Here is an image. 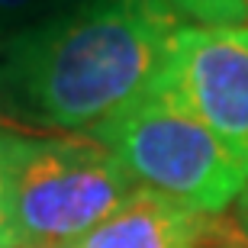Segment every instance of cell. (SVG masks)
<instances>
[{
	"instance_id": "ba28073f",
	"label": "cell",
	"mask_w": 248,
	"mask_h": 248,
	"mask_svg": "<svg viewBox=\"0 0 248 248\" xmlns=\"http://www.w3.org/2000/svg\"><path fill=\"white\" fill-rule=\"evenodd\" d=\"M0 132H3V129H0ZM0 248H16L13 222H10V187H7V168H3V155H0Z\"/></svg>"
},
{
	"instance_id": "3957f363",
	"label": "cell",
	"mask_w": 248,
	"mask_h": 248,
	"mask_svg": "<svg viewBox=\"0 0 248 248\" xmlns=\"http://www.w3.org/2000/svg\"><path fill=\"white\" fill-rule=\"evenodd\" d=\"M87 136L110 148L139 187L200 213L222 216L248 184L245 161L161 84L139 93Z\"/></svg>"
},
{
	"instance_id": "8fae6325",
	"label": "cell",
	"mask_w": 248,
	"mask_h": 248,
	"mask_svg": "<svg viewBox=\"0 0 248 248\" xmlns=\"http://www.w3.org/2000/svg\"><path fill=\"white\" fill-rule=\"evenodd\" d=\"M29 248H78L74 242H68V245H29Z\"/></svg>"
},
{
	"instance_id": "5b68a950",
	"label": "cell",
	"mask_w": 248,
	"mask_h": 248,
	"mask_svg": "<svg viewBox=\"0 0 248 248\" xmlns=\"http://www.w3.org/2000/svg\"><path fill=\"white\" fill-rule=\"evenodd\" d=\"M226 226L222 216L200 213L148 187H136L78 248H203Z\"/></svg>"
},
{
	"instance_id": "30bf717a",
	"label": "cell",
	"mask_w": 248,
	"mask_h": 248,
	"mask_svg": "<svg viewBox=\"0 0 248 248\" xmlns=\"http://www.w3.org/2000/svg\"><path fill=\"white\" fill-rule=\"evenodd\" d=\"M239 219H242V229H245V235H248V184H245V190L239 193Z\"/></svg>"
},
{
	"instance_id": "52a82bcc",
	"label": "cell",
	"mask_w": 248,
	"mask_h": 248,
	"mask_svg": "<svg viewBox=\"0 0 248 248\" xmlns=\"http://www.w3.org/2000/svg\"><path fill=\"white\" fill-rule=\"evenodd\" d=\"M181 19L193 26H245L248 0H165Z\"/></svg>"
},
{
	"instance_id": "277c9868",
	"label": "cell",
	"mask_w": 248,
	"mask_h": 248,
	"mask_svg": "<svg viewBox=\"0 0 248 248\" xmlns=\"http://www.w3.org/2000/svg\"><path fill=\"white\" fill-rule=\"evenodd\" d=\"M158 84L248 165V23L174 32Z\"/></svg>"
},
{
	"instance_id": "8992f818",
	"label": "cell",
	"mask_w": 248,
	"mask_h": 248,
	"mask_svg": "<svg viewBox=\"0 0 248 248\" xmlns=\"http://www.w3.org/2000/svg\"><path fill=\"white\" fill-rule=\"evenodd\" d=\"M84 0H0V46L46 26L48 19L81 7Z\"/></svg>"
},
{
	"instance_id": "6da1fadb",
	"label": "cell",
	"mask_w": 248,
	"mask_h": 248,
	"mask_svg": "<svg viewBox=\"0 0 248 248\" xmlns=\"http://www.w3.org/2000/svg\"><path fill=\"white\" fill-rule=\"evenodd\" d=\"M181 26L165 0H84L0 46V113L91 132L158 84Z\"/></svg>"
},
{
	"instance_id": "9c48e42d",
	"label": "cell",
	"mask_w": 248,
	"mask_h": 248,
	"mask_svg": "<svg viewBox=\"0 0 248 248\" xmlns=\"http://www.w3.org/2000/svg\"><path fill=\"white\" fill-rule=\"evenodd\" d=\"M203 248H248V235L245 232H235V226L226 222V226L219 229V235H216L210 245H203Z\"/></svg>"
},
{
	"instance_id": "7a4b0ae2",
	"label": "cell",
	"mask_w": 248,
	"mask_h": 248,
	"mask_svg": "<svg viewBox=\"0 0 248 248\" xmlns=\"http://www.w3.org/2000/svg\"><path fill=\"white\" fill-rule=\"evenodd\" d=\"M16 248L68 245L97 229L136 181L97 139L0 132Z\"/></svg>"
}]
</instances>
